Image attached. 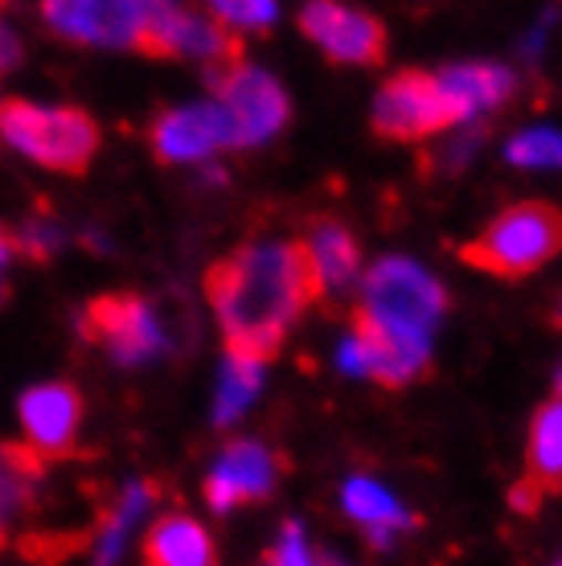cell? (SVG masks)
<instances>
[{
    "label": "cell",
    "mask_w": 562,
    "mask_h": 566,
    "mask_svg": "<svg viewBox=\"0 0 562 566\" xmlns=\"http://www.w3.org/2000/svg\"><path fill=\"white\" fill-rule=\"evenodd\" d=\"M201 283L222 325L226 357L259 369L280 357L295 321L324 296L304 242L239 247L210 263Z\"/></svg>",
    "instance_id": "1"
},
{
    "label": "cell",
    "mask_w": 562,
    "mask_h": 566,
    "mask_svg": "<svg viewBox=\"0 0 562 566\" xmlns=\"http://www.w3.org/2000/svg\"><path fill=\"white\" fill-rule=\"evenodd\" d=\"M562 251V210L550 201H518L492 218L477 239L465 242L468 268L492 280H525Z\"/></svg>",
    "instance_id": "2"
},
{
    "label": "cell",
    "mask_w": 562,
    "mask_h": 566,
    "mask_svg": "<svg viewBox=\"0 0 562 566\" xmlns=\"http://www.w3.org/2000/svg\"><path fill=\"white\" fill-rule=\"evenodd\" d=\"M0 140L42 169L83 177L98 153V124L83 107H38L29 99H0Z\"/></svg>",
    "instance_id": "3"
},
{
    "label": "cell",
    "mask_w": 562,
    "mask_h": 566,
    "mask_svg": "<svg viewBox=\"0 0 562 566\" xmlns=\"http://www.w3.org/2000/svg\"><path fill=\"white\" fill-rule=\"evenodd\" d=\"M357 312L366 321H374L378 328L394 333V337L431 345V333H436V325L448 312V292L419 263L391 255L382 259L378 268H370V275L362 280V304H357Z\"/></svg>",
    "instance_id": "4"
},
{
    "label": "cell",
    "mask_w": 562,
    "mask_h": 566,
    "mask_svg": "<svg viewBox=\"0 0 562 566\" xmlns=\"http://www.w3.org/2000/svg\"><path fill=\"white\" fill-rule=\"evenodd\" d=\"M132 50L144 57H201L206 71H226L247 62V45L235 29H226L210 9L181 4H144Z\"/></svg>",
    "instance_id": "5"
},
{
    "label": "cell",
    "mask_w": 562,
    "mask_h": 566,
    "mask_svg": "<svg viewBox=\"0 0 562 566\" xmlns=\"http://www.w3.org/2000/svg\"><path fill=\"white\" fill-rule=\"evenodd\" d=\"M465 124L460 107L444 91L439 74L427 71H398L386 78V86L374 99V132L394 144H419L444 128Z\"/></svg>",
    "instance_id": "6"
},
{
    "label": "cell",
    "mask_w": 562,
    "mask_h": 566,
    "mask_svg": "<svg viewBox=\"0 0 562 566\" xmlns=\"http://www.w3.org/2000/svg\"><path fill=\"white\" fill-rule=\"evenodd\" d=\"M206 83L230 119V128H235V148L271 140L288 124V112H292L288 95L268 71H254V66L239 62L226 71H206Z\"/></svg>",
    "instance_id": "7"
},
{
    "label": "cell",
    "mask_w": 562,
    "mask_h": 566,
    "mask_svg": "<svg viewBox=\"0 0 562 566\" xmlns=\"http://www.w3.org/2000/svg\"><path fill=\"white\" fill-rule=\"evenodd\" d=\"M79 333L91 345L107 349L119 366H140L165 345L153 304L136 292H103V296L86 300L79 312Z\"/></svg>",
    "instance_id": "8"
},
{
    "label": "cell",
    "mask_w": 562,
    "mask_h": 566,
    "mask_svg": "<svg viewBox=\"0 0 562 566\" xmlns=\"http://www.w3.org/2000/svg\"><path fill=\"white\" fill-rule=\"evenodd\" d=\"M304 38L324 50L329 62L341 66H382L386 62V25L366 9L333 4V0H312L300 9Z\"/></svg>",
    "instance_id": "9"
},
{
    "label": "cell",
    "mask_w": 562,
    "mask_h": 566,
    "mask_svg": "<svg viewBox=\"0 0 562 566\" xmlns=\"http://www.w3.org/2000/svg\"><path fill=\"white\" fill-rule=\"evenodd\" d=\"M341 369L362 374L370 382L398 390V386L419 382L423 374L431 369V345L394 337V333L378 328L374 321H366L362 312H353L350 340H345V349H341Z\"/></svg>",
    "instance_id": "10"
},
{
    "label": "cell",
    "mask_w": 562,
    "mask_h": 566,
    "mask_svg": "<svg viewBox=\"0 0 562 566\" xmlns=\"http://www.w3.org/2000/svg\"><path fill=\"white\" fill-rule=\"evenodd\" d=\"M288 460L254 439H235L222 452V464L206 476V505L214 513H230L242 505H263L280 484Z\"/></svg>",
    "instance_id": "11"
},
{
    "label": "cell",
    "mask_w": 562,
    "mask_h": 566,
    "mask_svg": "<svg viewBox=\"0 0 562 566\" xmlns=\"http://www.w3.org/2000/svg\"><path fill=\"white\" fill-rule=\"evenodd\" d=\"M86 415V398L74 382H45L21 395V423L29 448L50 460L79 455V427Z\"/></svg>",
    "instance_id": "12"
},
{
    "label": "cell",
    "mask_w": 562,
    "mask_h": 566,
    "mask_svg": "<svg viewBox=\"0 0 562 566\" xmlns=\"http://www.w3.org/2000/svg\"><path fill=\"white\" fill-rule=\"evenodd\" d=\"M148 144L160 165H181V160H201L218 148H235V128L218 103L201 107H177L160 112L148 128Z\"/></svg>",
    "instance_id": "13"
},
{
    "label": "cell",
    "mask_w": 562,
    "mask_h": 566,
    "mask_svg": "<svg viewBox=\"0 0 562 566\" xmlns=\"http://www.w3.org/2000/svg\"><path fill=\"white\" fill-rule=\"evenodd\" d=\"M562 493V398L542 402L530 423V448H525V476L509 493L513 510L534 517L547 496Z\"/></svg>",
    "instance_id": "14"
},
{
    "label": "cell",
    "mask_w": 562,
    "mask_h": 566,
    "mask_svg": "<svg viewBox=\"0 0 562 566\" xmlns=\"http://www.w3.org/2000/svg\"><path fill=\"white\" fill-rule=\"evenodd\" d=\"M144 4H74V0H45L42 17L58 38L79 45H115L132 50Z\"/></svg>",
    "instance_id": "15"
},
{
    "label": "cell",
    "mask_w": 562,
    "mask_h": 566,
    "mask_svg": "<svg viewBox=\"0 0 562 566\" xmlns=\"http://www.w3.org/2000/svg\"><path fill=\"white\" fill-rule=\"evenodd\" d=\"M144 566H222L210 530L189 513H165L144 534Z\"/></svg>",
    "instance_id": "16"
},
{
    "label": "cell",
    "mask_w": 562,
    "mask_h": 566,
    "mask_svg": "<svg viewBox=\"0 0 562 566\" xmlns=\"http://www.w3.org/2000/svg\"><path fill=\"white\" fill-rule=\"evenodd\" d=\"M444 91L451 95V103L460 107L465 124L472 115L492 112L518 91V78L506 71V66H492V62H468V66H451V71L439 74Z\"/></svg>",
    "instance_id": "17"
},
{
    "label": "cell",
    "mask_w": 562,
    "mask_h": 566,
    "mask_svg": "<svg viewBox=\"0 0 562 566\" xmlns=\"http://www.w3.org/2000/svg\"><path fill=\"white\" fill-rule=\"evenodd\" d=\"M304 247H309L312 271H316V280H321L324 292H350L353 283H357L362 251H357V239H353L350 227L321 222V227L304 239Z\"/></svg>",
    "instance_id": "18"
},
{
    "label": "cell",
    "mask_w": 562,
    "mask_h": 566,
    "mask_svg": "<svg viewBox=\"0 0 562 566\" xmlns=\"http://www.w3.org/2000/svg\"><path fill=\"white\" fill-rule=\"evenodd\" d=\"M45 468L50 464L29 443H0V517L38 510Z\"/></svg>",
    "instance_id": "19"
},
{
    "label": "cell",
    "mask_w": 562,
    "mask_h": 566,
    "mask_svg": "<svg viewBox=\"0 0 562 566\" xmlns=\"http://www.w3.org/2000/svg\"><path fill=\"white\" fill-rule=\"evenodd\" d=\"M345 510H350L353 522H362V530H391V534H398V530L419 525L415 513L403 510V505H398L386 489H378L370 476H353V481L345 484Z\"/></svg>",
    "instance_id": "20"
},
{
    "label": "cell",
    "mask_w": 562,
    "mask_h": 566,
    "mask_svg": "<svg viewBox=\"0 0 562 566\" xmlns=\"http://www.w3.org/2000/svg\"><path fill=\"white\" fill-rule=\"evenodd\" d=\"M259 382H263V369L226 357V378H222V390H218V423L239 419L242 407L259 395Z\"/></svg>",
    "instance_id": "21"
},
{
    "label": "cell",
    "mask_w": 562,
    "mask_h": 566,
    "mask_svg": "<svg viewBox=\"0 0 562 566\" xmlns=\"http://www.w3.org/2000/svg\"><path fill=\"white\" fill-rule=\"evenodd\" d=\"M509 160L525 165V169H547V165H562V136L550 128L521 132L518 140L509 144Z\"/></svg>",
    "instance_id": "22"
},
{
    "label": "cell",
    "mask_w": 562,
    "mask_h": 566,
    "mask_svg": "<svg viewBox=\"0 0 562 566\" xmlns=\"http://www.w3.org/2000/svg\"><path fill=\"white\" fill-rule=\"evenodd\" d=\"M210 13L218 17L226 29H235V33H239V29H259V33H263V29H271L275 25V17H280L275 13V4H263V0H259V4L226 0V4H214Z\"/></svg>",
    "instance_id": "23"
},
{
    "label": "cell",
    "mask_w": 562,
    "mask_h": 566,
    "mask_svg": "<svg viewBox=\"0 0 562 566\" xmlns=\"http://www.w3.org/2000/svg\"><path fill=\"white\" fill-rule=\"evenodd\" d=\"M259 566H312V554H309V546H304V530H300L295 522L283 525L280 542L263 551Z\"/></svg>",
    "instance_id": "24"
},
{
    "label": "cell",
    "mask_w": 562,
    "mask_h": 566,
    "mask_svg": "<svg viewBox=\"0 0 562 566\" xmlns=\"http://www.w3.org/2000/svg\"><path fill=\"white\" fill-rule=\"evenodd\" d=\"M13 242H17V255L33 259V263H50V255L58 251V234L45 222H25L21 230H13Z\"/></svg>",
    "instance_id": "25"
},
{
    "label": "cell",
    "mask_w": 562,
    "mask_h": 566,
    "mask_svg": "<svg viewBox=\"0 0 562 566\" xmlns=\"http://www.w3.org/2000/svg\"><path fill=\"white\" fill-rule=\"evenodd\" d=\"M21 62V42H17V33L4 21H0V74H9Z\"/></svg>",
    "instance_id": "26"
},
{
    "label": "cell",
    "mask_w": 562,
    "mask_h": 566,
    "mask_svg": "<svg viewBox=\"0 0 562 566\" xmlns=\"http://www.w3.org/2000/svg\"><path fill=\"white\" fill-rule=\"evenodd\" d=\"M17 255V242H13V230L4 227V222H0V268H4V263H9V259Z\"/></svg>",
    "instance_id": "27"
},
{
    "label": "cell",
    "mask_w": 562,
    "mask_h": 566,
    "mask_svg": "<svg viewBox=\"0 0 562 566\" xmlns=\"http://www.w3.org/2000/svg\"><path fill=\"white\" fill-rule=\"evenodd\" d=\"M312 566H345V563H337L333 554H321V558H312Z\"/></svg>",
    "instance_id": "28"
},
{
    "label": "cell",
    "mask_w": 562,
    "mask_h": 566,
    "mask_svg": "<svg viewBox=\"0 0 562 566\" xmlns=\"http://www.w3.org/2000/svg\"><path fill=\"white\" fill-rule=\"evenodd\" d=\"M9 546V525H4V517H0V551Z\"/></svg>",
    "instance_id": "29"
},
{
    "label": "cell",
    "mask_w": 562,
    "mask_h": 566,
    "mask_svg": "<svg viewBox=\"0 0 562 566\" xmlns=\"http://www.w3.org/2000/svg\"><path fill=\"white\" fill-rule=\"evenodd\" d=\"M550 325L562 328V300H559V308H554V316H550Z\"/></svg>",
    "instance_id": "30"
},
{
    "label": "cell",
    "mask_w": 562,
    "mask_h": 566,
    "mask_svg": "<svg viewBox=\"0 0 562 566\" xmlns=\"http://www.w3.org/2000/svg\"><path fill=\"white\" fill-rule=\"evenodd\" d=\"M9 296H13V287H9V283L0 280V304H4V300H9Z\"/></svg>",
    "instance_id": "31"
},
{
    "label": "cell",
    "mask_w": 562,
    "mask_h": 566,
    "mask_svg": "<svg viewBox=\"0 0 562 566\" xmlns=\"http://www.w3.org/2000/svg\"><path fill=\"white\" fill-rule=\"evenodd\" d=\"M559 398H562V374H559Z\"/></svg>",
    "instance_id": "32"
},
{
    "label": "cell",
    "mask_w": 562,
    "mask_h": 566,
    "mask_svg": "<svg viewBox=\"0 0 562 566\" xmlns=\"http://www.w3.org/2000/svg\"><path fill=\"white\" fill-rule=\"evenodd\" d=\"M559 566H562V563H559Z\"/></svg>",
    "instance_id": "33"
}]
</instances>
